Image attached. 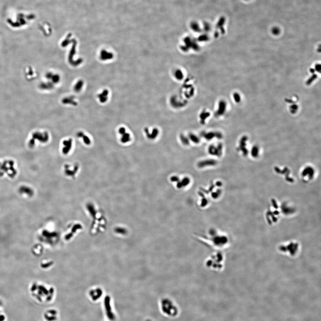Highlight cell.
<instances>
[{
	"label": "cell",
	"mask_w": 321,
	"mask_h": 321,
	"mask_svg": "<svg viewBox=\"0 0 321 321\" xmlns=\"http://www.w3.org/2000/svg\"><path fill=\"white\" fill-rule=\"evenodd\" d=\"M202 242L214 249L224 248L228 239L224 235L219 233L216 230L210 229L204 236H198Z\"/></svg>",
	"instance_id": "obj_1"
},
{
	"label": "cell",
	"mask_w": 321,
	"mask_h": 321,
	"mask_svg": "<svg viewBox=\"0 0 321 321\" xmlns=\"http://www.w3.org/2000/svg\"><path fill=\"white\" fill-rule=\"evenodd\" d=\"M79 169L78 165H66L65 166V173L68 176H73L75 175Z\"/></svg>",
	"instance_id": "obj_2"
},
{
	"label": "cell",
	"mask_w": 321,
	"mask_h": 321,
	"mask_svg": "<svg viewBox=\"0 0 321 321\" xmlns=\"http://www.w3.org/2000/svg\"><path fill=\"white\" fill-rule=\"evenodd\" d=\"M119 133L121 135V142L122 143H126L130 141V135L129 133L126 132L125 129L124 128H121L119 129Z\"/></svg>",
	"instance_id": "obj_3"
},
{
	"label": "cell",
	"mask_w": 321,
	"mask_h": 321,
	"mask_svg": "<svg viewBox=\"0 0 321 321\" xmlns=\"http://www.w3.org/2000/svg\"><path fill=\"white\" fill-rule=\"evenodd\" d=\"M63 152L64 154H67L69 152L72 145V140L69 139L67 140H65L63 142Z\"/></svg>",
	"instance_id": "obj_4"
},
{
	"label": "cell",
	"mask_w": 321,
	"mask_h": 321,
	"mask_svg": "<svg viewBox=\"0 0 321 321\" xmlns=\"http://www.w3.org/2000/svg\"><path fill=\"white\" fill-rule=\"evenodd\" d=\"M77 136L79 138L83 139V142L86 145H89L91 144L90 139L89 138L88 136L86 135L83 132H78L77 134Z\"/></svg>",
	"instance_id": "obj_5"
},
{
	"label": "cell",
	"mask_w": 321,
	"mask_h": 321,
	"mask_svg": "<svg viewBox=\"0 0 321 321\" xmlns=\"http://www.w3.org/2000/svg\"><path fill=\"white\" fill-rule=\"evenodd\" d=\"M317 76H316V75H314V76H313L312 77V78H311V79H309V80L308 81V82H307V83H307V84H310V83H311V82H312V81H313L314 80H315V78H317Z\"/></svg>",
	"instance_id": "obj_6"
},
{
	"label": "cell",
	"mask_w": 321,
	"mask_h": 321,
	"mask_svg": "<svg viewBox=\"0 0 321 321\" xmlns=\"http://www.w3.org/2000/svg\"><path fill=\"white\" fill-rule=\"evenodd\" d=\"M234 98L235 99V101H236L237 102H239L240 101V97L239 95L238 94H235L234 95Z\"/></svg>",
	"instance_id": "obj_7"
},
{
	"label": "cell",
	"mask_w": 321,
	"mask_h": 321,
	"mask_svg": "<svg viewBox=\"0 0 321 321\" xmlns=\"http://www.w3.org/2000/svg\"><path fill=\"white\" fill-rule=\"evenodd\" d=\"M279 32H280L279 30L277 28H275L273 30V33L274 34V35H278Z\"/></svg>",
	"instance_id": "obj_8"
},
{
	"label": "cell",
	"mask_w": 321,
	"mask_h": 321,
	"mask_svg": "<svg viewBox=\"0 0 321 321\" xmlns=\"http://www.w3.org/2000/svg\"><path fill=\"white\" fill-rule=\"evenodd\" d=\"M320 67H321V66H320V64L317 65L316 66V69L317 70V71H318V72H320V70H321V68H320Z\"/></svg>",
	"instance_id": "obj_9"
}]
</instances>
